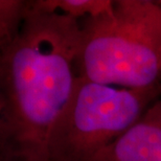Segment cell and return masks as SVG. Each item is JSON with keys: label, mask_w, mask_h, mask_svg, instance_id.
Listing matches in <instances>:
<instances>
[{"label": "cell", "mask_w": 161, "mask_h": 161, "mask_svg": "<svg viewBox=\"0 0 161 161\" xmlns=\"http://www.w3.org/2000/svg\"><path fill=\"white\" fill-rule=\"evenodd\" d=\"M113 4L112 0H30L28 13H61L79 20L109 12Z\"/></svg>", "instance_id": "5"}, {"label": "cell", "mask_w": 161, "mask_h": 161, "mask_svg": "<svg viewBox=\"0 0 161 161\" xmlns=\"http://www.w3.org/2000/svg\"><path fill=\"white\" fill-rule=\"evenodd\" d=\"M0 161H18V160L16 158H14V157L9 156V155L0 153Z\"/></svg>", "instance_id": "7"}, {"label": "cell", "mask_w": 161, "mask_h": 161, "mask_svg": "<svg viewBox=\"0 0 161 161\" xmlns=\"http://www.w3.org/2000/svg\"><path fill=\"white\" fill-rule=\"evenodd\" d=\"M89 161H161V98L130 130Z\"/></svg>", "instance_id": "4"}, {"label": "cell", "mask_w": 161, "mask_h": 161, "mask_svg": "<svg viewBox=\"0 0 161 161\" xmlns=\"http://www.w3.org/2000/svg\"><path fill=\"white\" fill-rule=\"evenodd\" d=\"M75 71L79 78L108 86H161V4L115 0L109 12L87 18Z\"/></svg>", "instance_id": "2"}, {"label": "cell", "mask_w": 161, "mask_h": 161, "mask_svg": "<svg viewBox=\"0 0 161 161\" xmlns=\"http://www.w3.org/2000/svg\"><path fill=\"white\" fill-rule=\"evenodd\" d=\"M78 19L28 13L18 38L0 54V153L48 161L47 143L75 92Z\"/></svg>", "instance_id": "1"}, {"label": "cell", "mask_w": 161, "mask_h": 161, "mask_svg": "<svg viewBox=\"0 0 161 161\" xmlns=\"http://www.w3.org/2000/svg\"><path fill=\"white\" fill-rule=\"evenodd\" d=\"M161 98V86L116 88L79 78L48 138V161H89L133 127Z\"/></svg>", "instance_id": "3"}, {"label": "cell", "mask_w": 161, "mask_h": 161, "mask_svg": "<svg viewBox=\"0 0 161 161\" xmlns=\"http://www.w3.org/2000/svg\"><path fill=\"white\" fill-rule=\"evenodd\" d=\"M28 14V0H0V50L18 38Z\"/></svg>", "instance_id": "6"}]
</instances>
